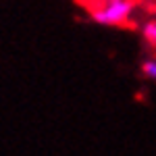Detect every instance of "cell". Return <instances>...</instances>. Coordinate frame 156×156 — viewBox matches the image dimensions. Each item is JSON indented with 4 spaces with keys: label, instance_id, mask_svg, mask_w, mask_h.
Here are the masks:
<instances>
[{
    "label": "cell",
    "instance_id": "obj_1",
    "mask_svg": "<svg viewBox=\"0 0 156 156\" xmlns=\"http://www.w3.org/2000/svg\"><path fill=\"white\" fill-rule=\"evenodd\" d=\"M133 12H135L133 0H102V4L92 12V19L98 25L119 27V25L129 23Z\"/></svg>",
    "mask_w": 156,
    "mask_h": 156
},
{
    "label": "cell",
    "instance_id": "obj_3",
    "mask_svg": "<svg viewBox=\"0 0 156 156\" xmlns=\"http://www.w3.org/2000/svg\"><path fill=\"white\" fill-rule=\"evenodd\" d=\"M142 75L150 81H156V58H146L142 62Z\"/></svg>",
    "mask_w": 156,
    "mask_h": 156
},
{
    "label": "cell",
    "instance_id": "obj_2",
    "mask_svg": "<svg viewBox=\"0 0 156 156\" xmlns=\"http://www.w3.org/2000/svg\"><path fill=\"white\" fill-rule=\"evenodd\" d=\"M142 36H144L146 44L156 48V19H150V21H146L142 25Z\"/></svg>",
    "mask_w": 156,
    "mask_h": 156
}]
</instances>
